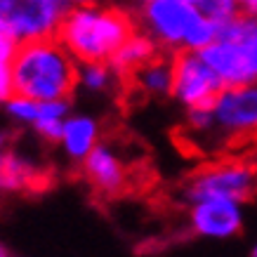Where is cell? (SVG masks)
<instances>
[{"label":"cell","mask_w":257,"mask_h":257,"mask_svg":"<svg viewBox=\"0 0 257 257\" xmlns=\"http://www.w3.org/2000/svg\"><path fill=\"white\" fill-rule=\"evenodd\" d=\"M238 3V10H243L245 15L257 17V0H236Z\"/></svg>","instance_id":"obj_21"},{"label":"cell","mask_w":257,"mask_h":257,"mask_svg":"<svg viewBox=\"0 0 257 257\" xmlns=\"http://www.w3.org/2000/svg\"><path fill=\"white\" fill-rule=\"evenodd\" d=\"M0 191H3V179H0Z\"/></svg>","instance_id":"obj_26"},{"label":"cell","mask_w":257,"mask_h":257,"mask_svg":"<svg viewBox=\"0 0 257 257\" xmlns=\"http://www.w3.org/2000/svg\"><path fill=\"white\" fill-rule=\"evenodd\" d=\"M0 257H12L8 252V248H5V245H3V243H0Z\"/></svg>","instance_id":"obj_24"},{"label":"cell","mask_w":257,"mask_h":257,"mask_svg":"<svg viewBox=\"0 0 257 257\" xmlns=\"http://www.w3.org/2000/svg\"><path fill=\"white\" fill-rule=\"evenodd\" d=\"M255 144H257V135H255Z\"/></svg>","instance_id":"obj_27"},{"label":"cell","mask_w":257,"mask_h":257,"mask_svg":"<svg viewBox=\"0 0 257 257\" xmlns=\"http://www.w3.org/2000/svg\"><path fill=\"white\" fill-rule=\"evenodd\" d=\"M118 73L109 62H83L78 64V85L87 92H109L116 85Z\"/></svg>","instance_id":"obj_16"},{"label":"cell","mask_w":257,"mask_h":257,"mask_svg":"<svg viewBox=\"0 0 257 257\" xmlns=\"http://www.w3.org/2000/svg\"><path fill=\"white\" fill-rule=\"evenodd\" d=\"M69 10V0H0V26L17 45L57 38Z\"/></svg>","instance_id":"obj_5"},{"label":"cell","mask_w":257,"mask_h":257,"mask_svg":"<svg viewBox=\"0 0 257 257\" xmlns=\"http://www.w3.org/2000/svg\"><path fill=\"white\" fill-rule=\"evenodd\" d=\"M135 33L133 17L118 8H71L57 38L76 62H111L118 47Z\"/></svg>","instance_id":"obj_2"},{"label":"cell","mask_w":257,"mask_h":257,"mask_svg":"<svg viewBox=\"0 0 257 257\" xmlns=\"http://www.w3.org/2000/svg\"><path fill=\"white\" fill-rule=\"evenodd\" d=\"M135 80H137V85L147 94H154V97L172 94V62L154 57L151 62L144 64L135 73Z\"/></svg>","instance_id":"obj_15"},{"label":"cell","mask_w":257,"mask_h":257,"mask_svg":"<svg viewBox=\"0 0 257 257\" xmlns=\"http://www.w3.org/2000/svg\"><path fill=\"white\" fill-rule=\"evenodd\" d=\"M10 66L15 94L36 101L69 99V94L78 87V62L59 38L19 45Z\"/></svg>","instance_id":"obj_1"},{"label":"cell","mask_w":257,"mask_h":257,"mask_svg":"<svg viewBox=\"0 0 257 257\" xmlns=\"http://www.w3.org/2000/svg\"><path fill=\"white\" fill-rule=\"evenodd\" d=\"M257 189V168L245 161H219L205 165L189 179L184 191L189 203L205 198H224V201H248Z\"/></svg>","instance_id":"obj_6"},{"label":"cell","mask_w":257,"mask_h":257,"mask_svg":"<svg viewBox=\"0 0 257 257\" xmlns=\"http://www.w3.org/2000/svg\"><path fill=\"white\" fill-rule=\"evenodd\" d=\"M71 8H85V5H94L97 0H69Z\"/></svg>","instance_id":"obj_23"},{"label":"cell","mask_w":257,"mask_h":257,"mask_svg":"<svg viewBox=\"0 0 257 257\" xmlns=\"http://www.w3.org/2000/svg\"><path fill=\"white\" fill-rule=\"evenodd\" d=\"M140 19L156 45L191 52L210 45L222 26L196 12L187 0H147L142 3Z\"/></svg>","instance_id":"obj_3"},{"label":"cell","mask_w":257,"mask_h":257,"mask_svg":"<svg viewBox=\"0 0 257 257\" xmlns=\"http://www.w3.org/2000/svg\"><path fill=\"white\" fill-rule=\"evenodd\" d=\"M17 40L10 36L3 26H0V62H12V57L17 52Z\"/></svg>","instance_id":"obj_20"},{"label":"cell","mask_w":257,"mask_h":257,"mask_svg":"<svg viewBox=\"0 0 257 257\" xmlns=\"http://www.w3.org/2000/svg\"><path fill=\"white\" fill-rule=\"evenodd\" d=\"M201 57L224 87L257 83V17L243 12L224 22Z\"/></svg>","instance_id":"obj_4"},{"label":"cell","mask_w":257,"mask_h":257,"mask_svg":"<svg viewBox=\"0 0 257 257\" xmlns=\"http://www.w3.org/2000/svg\"><path fill=\"white\" fill-rule=\"evenodd\" d=\"M187 3L196 12H201L205 19H212L215 24H224L238 15L236 0H187Z\"/></svg>","instance_id":"obj_17"},{"label":"cell","mask_w":257,"mask_h":257,"mask_svg":"<svg viewBox=\"0 0 257 257\" xmlns=\"http://www.w3.org/2000/svg\"><path fill=\"white\" fill-rule=\"evenodd\" d=\"M8 147H10V135L5 130H0V154L8 151Z\"/></svg>","instance_id":"obj_22"},{"label":"cell","mask_w":257,"mask_h":257,"mask_svg":"<svg viewBox=\"0 0 257 257\" xmlns=\"http://www.w3.org/2000/svg\"><path fill=\"white\" fill-rule=\"evenodd\" d=\"M3 104H5V113H8L10 120H15V123H19V125L36 123L40 101L31 99V97H24V94H12V97H8Z\"/></svg>","instance_id":"obj_18"},{"label":"cell","mask_w":257,"mask_h":257,"mask_svg":"<svg viewBox=\"0 0 257 257\" xmlns=\"http://www.w3.org/2000/svg\"><path fill=\"white\" fill-rule=\"evenodd\" d=\"M222 80L208 66L201 52L182 50L172 62V97L184 109L210 106L215 97L222 92Z\"/></svg>","instance_id":"obj_8"},{"label":"cell","mask_w":257,"mask_h":257,"mask_svg":"<svg viewBox=\"0 0 257 257\" xmlns=\"http://www.w3.org/2000/svg\"><path fill=\"white\" fill-rule=\"evenodd\" d=\"M83 172L99 194H118L120 189H125V182H127V170L116 154V149L101 142L85 156Z\"/></svg>","instance_id":"obj_10"},{"label":"cell","mask_w":257,"mask_h":257,"mask_svg":"<svg viewBox=\"0 0 257 257\" xmlns=\"http://www.w3.org/2000/svg\"><path fill=\"white\" fill-rule=\"evenodd\" d=\"M12 94H15V87H12V66H10V62H0V101H5Z\"/></svg>","instance_id":"obj_19"},{"label":"cell","mask_w":257,"mask_h":257,"mask_svg":"<svg viewBox=\"0 0 257 257\" xmlns=\"http://www.w3.org/2000/svg\"><path fill=\"white\" fill-rule=\"evenodd\" d=\"M66 158L71 161H85V156L99 144V123L85 113H71L62 127L59 142H57Z\"/></svg>","instance_id":"obj_11"},{"label":"cell","mask_w":257,"mask_h":257,"mask_svg":"<svg viewBox=\"0 0 257 257\" xmlns=\"http://www.w3.org/2000/svg\"><path fill=\"white\" fill-rule=\"evenodd\" d=\"M212 144L257 135V83L222 87L210 104Z\"/></svg>","instance_id":"obj_7"},{"label":"cell","mask_w":257,"mask_h":257,"mask_svg":"<svg viewBox=\"0 0 257 257\" xmlns=\"http://www.w3.org/2000/svg\"><path fill=\"white\" fill-rule=\"evenodd\" d=\"M140 3H147V0H140Z\"/></svg>","instance_id":"obj_28"},{"label":"cell","mask_w":257,"mask_h":257,"mask_svg":"<svg viewBox=\"0 0 257 257\" xmlns=\"http://www.w3.org/2000/svg\"><path fill=\"white\" fill-rule=\"evenodd\" d=\"M250 257H257V245L252 248V252H250Z\"/></svg>","instance_id":"obj_25"},{"label":"cell","mask_w":257,"mask_h":257,"mask_svg":"<svg viewBox=\"0 0 257 257\" xmlns=\"http://www.w3.org/2000/svg\"><path fill=\"white\" fill-rule=\"evenodd\" d=\"M71 116V104L69 99H52V101H40L38 104V116L36 123L31 125L40 140L57 144L62 127L66 123V118Z\"/></svg>","instance_id":"obj_14"},{"label":"cell","mask_w":257,"mask_h":257,"mask_svg":"<svg viewBox=\"0 0 257 257\" xmlns=\"http://www.w3.org/2000/svg\"><path fill=\"white\" fill-rule=\"evenodd\" d=\"M189 224L196 236L210 241H226L234 238L243 226V208L238 201L224 198H205L191 203Z\"/></svg>","instance_id":"obj_9"},{"label":"cell","mask_w":257,"mask_h":257,"mask_svg":"<svg viewBox=\"0 0 257 257\" xmlns=\"http://www.w3.org/2000/svg\"><path fill=\"white\" fill-rule=\"evenodd\" d=\"M0 179H3V191H22L38 182V168L15 151H3L0 154Z\"/></svg>","instance_id":"obj_13"},{"label":"cell","mask_w":257,"mask_h":257,"mask_svg":"<svg viewBox=\"0 0 257 257\" xmlns=\"http://www.w3.org/2000/svg\"><path fill=\"white\" fill-rule=\"evenodd\" d=\"M154 57H156V43H154V38L147 36V33L135 31L123 45L118 47V52L111 57L109 64L118 76H127V73H137Z\"/></svg>","instance_id":"obj_12"}]
</instances>
